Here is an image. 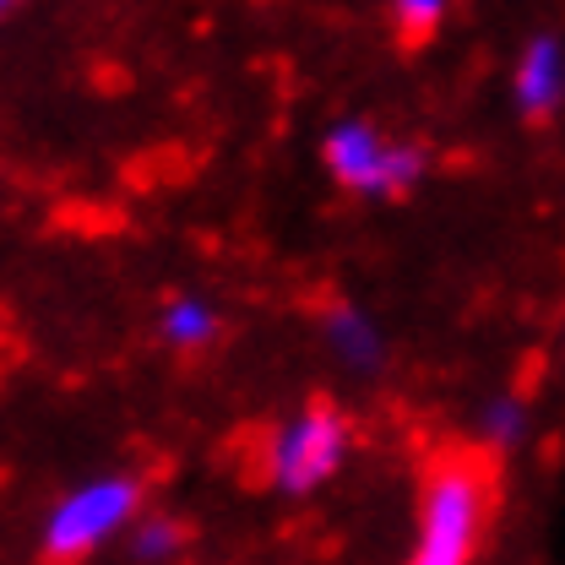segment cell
Returning a JSON list of instances; mask_svg holds the SVG:
<instances>
[{"label":"cell","instance_id":"1","mask_svg":"<svg viewBox=\"0 0 565 565\" xmlns=\"http://www.w3.org/2000/svg\"><path fill=\"white\" fill-rule=\"evenodd\" d=\"M484 527H490V479L473 462L451 457L424 479L414 544L403 565H473L484 550Z\"/></svg>","mask_w":565,"mask_h":565},{"label":"cell","instance_id":"2","mask_svg":"<svg viewBox=\"0 0 565 565\" xmlns=\"http://www.w3.org/2000/svg\"><path fill=\"white\" fill-rule=\"evenodd\" d=\"M321 163L332 174L338 191L349 196H370V202H392V196H408L429 169V152L419 141L392 137L386 126L375 120H338L327 137H321Z\"/></svg>","mask_w":565,"mask_h":565},{"label":"cell","instance_id":"3","mask_svg":"<svg viewBox=\"0 0 565 565\" xmlns=\"http://www.w3.org/2000/svg\"><path fill=\"white\" fill-rule=\"evenodd\" d=\"M137 516H141V479H131V473H93V479L71 484L50 505V516L39 527V544H44L50 561L61 565L87 561V555L109 550L115 539H126L137 527Z\"/></svg>","mask_w":565,"mask_h":565},{"label":"cell","instance_id":"4","mask_svg":"<svg viewBox=\"0 0 565 565\" xmlns=\"http://www.w3.org/2000/svg\"><path fill=\"white\" fill-rule=\"evenodd\" d=\"M353 451V424L343 408L332 403H305L299 414L267 435V451H262V468H267V484L288 500H305V494L327 490L343 468H349Z\"/></svg>","mask_w":565,"mask_h":565},{"label":"cell","instance_id":"5","mask_svg":"<svg viewBox=\"0 0 565 565\" xmlns=\"http://www.w3.org/2000/svg\"><path fill=\"white\" fill-rule=\"evenodd\" d=\"M511 104L522 120H550L565 104V44L555 33H533L511 66Z\"/></svg>","mask_w":565,"mask_h":565},{"label":"cell","instance_id":"6","mask_svg":"<svg viewBox=\"0 0 565 565\" xmlns=\"http://www.w3.org/2000/svg\"><path fill=\"white\" fill-rule=\"evenodd\" d=\"M321 343L349 375H381V364H386V332L375 327L370 310H359L349 299L321 316Z\"/></svg>","mask_w":565,"mask_h":565},{"label":"cell","instance_id":"7","mask_svg":"<svg viewBox=\"0 0 565 565\" xmlns=\"http://www.w3.org/2000/svg\"><path fill=\"white\" fill-rule=\"evenodd\" d=\"M223 338V316L207 294H169L158 305V343L174 353H202Z\"/></svg>","mask_w":565,"mask_h":565},{"label":"cell","instance_id":"8","mask_svg":"<svg viewBox=\"0 0 565 565\" xmlns=\"http://www.w3.org/2000/svg\"><path fill=\"white\" fill-rule=\"evenodd\" d=\"M185 550V527L174 516H137V527L126 533V561L131 565H169Z\"/></svg>","mask_w":565,"mask_h":565},{"label":"cell","instance_id":"9","mask_svg":"<svg viewBox=\"0 0 565 565\" xmlns=\"http://www.w3.org/2000/svg\"><path fill=\"white\" fill-rule=\"evenodd\" d=\"M527 429H533V414L516 392H494L484 403V414H479V435H484L490 451H516L527 440Z\"/></svg>","mask_w":565,"mask_h":565},{"label":"cell","instance_id":"10","mask_svg":"<svg viewBox=\"0 0 565 565\" xmlns=\"http://www.w3.org/2000/svg\"><path fill=\"white\" fill-rule=\"evenodd\" d=\"M446 6L451 0H392V17H397L403 39H429L446 22Z\"/></svg>","mask_w":565,"mask_h":565},{"label":"cell","instance_id":"11","mask_svg":"<svg viewBox=\"0 0 565 565\" xmlns=\"http://www.w3.org/2000/svg\"><path fill=\"white\" fill-rule=\"evenodd\" d=\"M6 6H11V0H0V11H6Z\"/></svg>","mask_w":565,"mask_h":565},{"label":"cell","instance_id":"12","mask_svg":"<svg viewBox=\"0 0 565 565\" xmlns=\"http://www.w3.org/2000/svg\"><path fill=\"white\" fill-rule=\"evenodd\" d=\"M561 349H565V332H561Z\"/></svg>","mask_w":565,"mask_h":565}]
</instances>
